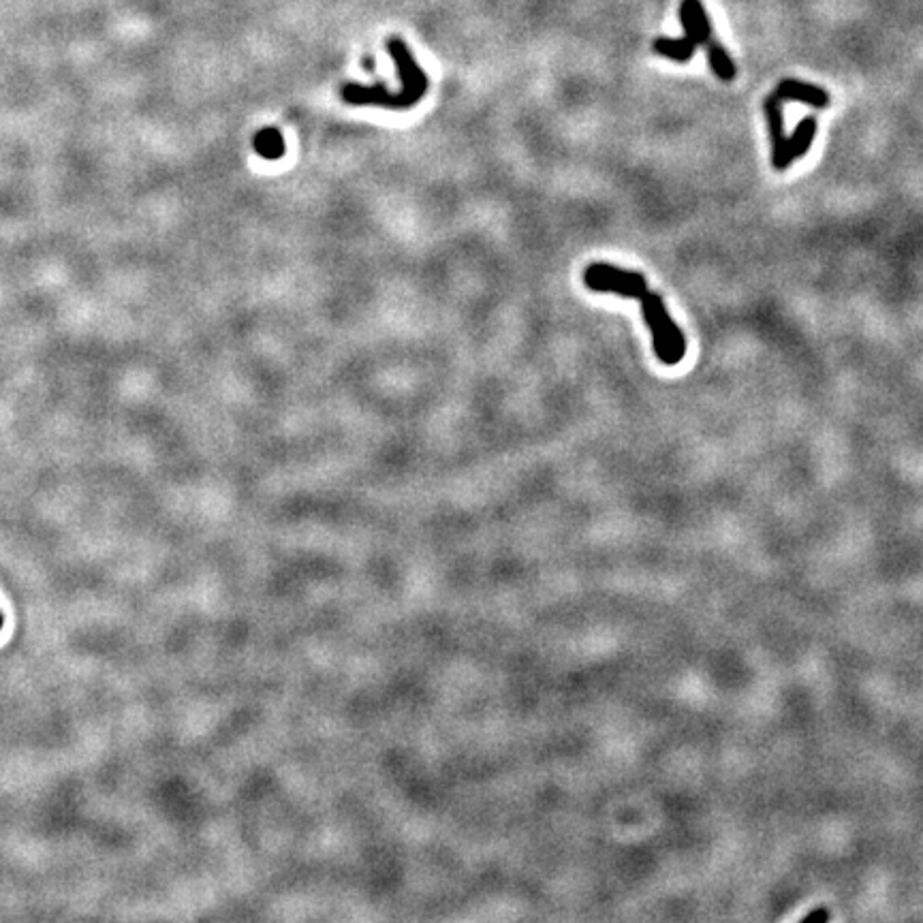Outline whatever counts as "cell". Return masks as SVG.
Returning <instances> with one entry per match:
<instances>
[{
    "mask_svg": "<svg viewBox=\"0 0 923 923\" xmlns=\"http://www.w3.org/2000/svg\"><path fill=\"white\" fill-rule=\"evenodd\" d=\"M776 95L782 101H800L815 109L829 107V92L825 88L800 80H782L776 88Z\"/></svg>",
    "mask_w": 923,
    "mask_h": 923,
    "instance_id": "cell-5",
    "label": "cell"
},
{
    "mask_svg": "<svg viewBox=\"0 0 923 923\" xmlns=\"http://www.w3.org/2000/svg\"><path fill=\"white\" fill-rule=\"evenodd\" d=\"M765 120H768L770 142H772V165L778 171H785L791 167V154H789V137L785 133V114H782V99L778 95H770L763 103Z\"/></svg>",
    "mask_w": 923,
    "mask_h": 923,
    "instance_id": "cell-3",
    "label": "cell"
},
{
    "mask_svg": "<svg viewBox=\"0 0 923 923\" xmlns=\"http://www.w3.org/2000/svg\"><path fill=\"white\" fill-rule=\"evenodd\" d=\"M387 50L389 56L394 58L398 75L402 82L400 92H389L383 84H372V86H362V84H344L340 90V97L347 101L349 105H372V107H385V109H411L415 107L424 95L428 92V75L424 73L417 65L415 56L411 54L409 45H406L402 39H389L387 41Z\"/></svg>",
    "mask_w": 923,
    "mask_h": 923,
    "instance_id": "cell-2",
    "label": "cell"
},
{
    "mask_svg": "<svg viewBox=\"0 0 923 923\" xmlns=\"http://www.w3.org/2000/svg\"><path fill=\"white\" fill-rule=\"evenodd\" d=\"M817 129H819V122L815 116H806L800 124H797L793 135L789 137L791 161L802 159V156L808 154L812 142H815V137H817Z\"/></svg>",
    "mask_w": 923,
    "mask_h": 923,
    "instance_id": "cell-7",
    "label": "cell"
},
{
    "mask_svg": "<svg viewBox=\"0 0 923 923\" xmlns=\"http://www.w3.org/2000/svg\"><path fill=\"white\" fill-rule=\"evenodd\" d=\"M652 48L654 52L667 58V60H674V62H688L695 52H697V43L693 39H688L686 35L680 37V39H667V37H659V39H654L652 43Z\"/></svg>",
    "mask_w": 923,
    "mask_h": 923,
    "instance_id": "cell-6",
    "label": "cell"
},
{
    "mask_svg": "<svg viewBox=\"0 0 923 923\" xmlns=\"http://www.w3.org/2000/svg\"><path fill=\"white\" fill-rule=\"evenodd\" d=\"M708 50V62L710 69L721 82H733L735 75H738V69H735V62L731 60L729 52L725 50V45L721 41H716L714 37L706 43Z\"/></svg>",
    "mask_w": 923,
    "mask_h": 923,
    "instance_id": "cell-8",
    "label": "cell"
},
{
    "mask_svg": "<svg viewBox=\"0 0 923 923\" xmlns=\"http://www.w3.org/2000/svg\"><path fill=\"white\" fill-rule=\"evenodd\" d=\"M680 22L684 35L697 45H706L712 39V22L701 0H684L680 5Z\"/></svg>",
    "mask_w": 923,
    "mask_h": 923,
    "instance_id": "cell-4",
    "label": "cell"
},
{
    "mask_svg": "<svg viewBox=\"0 0 923 923\" xmlns=\"http://www.w3.org/2000/svg\"><path fill=\"white\" fill-rule=\"evenodd\" d=\"M584 283L590 291L614 293L641 302V315L652 332V349L656 359L665 366L680 364L686 355V338L676 321L671 319L661 295L648 289L644 274L622 270L609 263H592L584 272Z\"/></svg>",
    "mask_w": 923,
    "mask_h": 923,
    "instance_id": "cell-1",
    "label": "cell"
},
{
    "mask_svg": "<svg viewBox=\"0 0 923 923\" xmlns=\"http://www.w3.org/2000/svg\"><path fill=\"white\" fill-rule=\"evenodd\" d=\"M364 65H366V71H370V73L374 71V62H372L370 58H366V60H364Z\"/></svg>",
    "mask_w": 923,
    "mask_h": 923,
    "instance_id": "cell-11",
    "label": "cell"
},
{
    "mask_svg": "<svg viewBox=\"0 0 923 923\" xmlns=\"http://www.w3.org/2000/svg\"><path fill=\"white\" fill-rule=\"evenodd\" d=\"M829 917H832V915H829V911H827V909H821V906H819V909H815L812 913L804 915V917H802V923H827Z\"/></svg>",
    "mask_w": 923,
    "mask_h": 923,
    "instance_id": "cell-10",
    "label": "cell"
},
{
    "mask_svg": "<svg viewBox=\"0 0 923 923\" xmlns=\"http://www.w3.org/2000/svg\"><path fill=\"white\" fill-rule=\"evenodd\" d=\"M255 150L268 161L280 159L285 154V139L276 129H263L255 137Z\"/></svg>",
    "mask_w": 923,
    "mask_h": 923,
    "instance_id": "cell-9",
    "label": "cell"
}]
</instances>
